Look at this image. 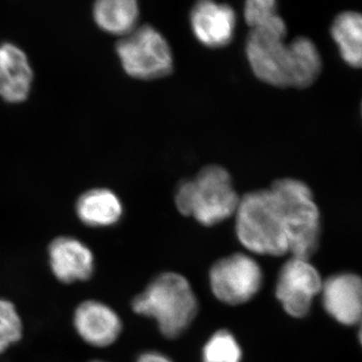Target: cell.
Masks as SVG:
<instances>
[{"label":"cell","mask_w":362,"mask_h":362,"mask_svg":"<svg viewBox=\"0 0 362 362\" xmlns=\"http://www.w3.org/2000/svg\"><path fill=\"white\" fill-rule=\"evenodd\" d=\"M246 54L257 78L275 87H309L322 71L320 52L305 37L288 44L285 37L279 35L250 32Z\"/></svg>","instance_id":"obj_1"},{"label":"cell","mask_w":362,"mask_h":362,"mask_svg":"<svg viewBox=\"0 0 362 362\" xmlns=\"http://www.w3.org/2000/svg\"><path fill=\"white\" fill-rule=\"evenodd\" d=\"M132 308L136 314L153 318L164 337L176 338L194 321L199 305L187 279L164 273L133 300Z\"/></svg>","instance_id":"obj_2"},{"label":"cell","mask_w":362,"mask_h":362,"mask_svg":"<svg viewBox=\"0 0 362 362\" xmlns=\"http://www.w3.org/2000/svg\"><path fill=\"white\" fill-rule=\"evenodd\" d=\"M235 216L238 239L250 252L275 257L289 252L284 220L270 187L240 197Z\"/></svg>","instance_id":"obj_3"},{"label":"cell","mask_w":362,"mask_h":362,"mask_svg":"<svg viewBox=\"0 0 362 362\" xmlns=\"http://www.w3.org/2000/svg\"><path fill=\"white\" fill-rule=\"evenodd\" d=\"M240 199L232 176L220 165L202 168L192 180L181 183L175 194L178 211L206 226L235 216Z\"/></svg>","instance_id":"obj_4"},{"label":"cell","mask_w":362,"mask_h":362,"mask_svg":"<svg viewBox=\"0 0 362 362\" xmlns=\"http://www.w3.org/2000/svg\"><path fill=\"white\" fill-rule=\"evenodd\" d=\"M284 220L289 252L309 259L320 242V211L310 187L294 178L276 180L270 187Z\"/></svg>","instance_id":"obj_5"},{"label":"cell","mask_w":362,"mask_h":362,"mask_svg":"<svg viewBox=\"0 0 362 362\" xmlns=\"http://www.w3.org/2000/svg\"><path fill=\"white\" fill-rule=\"evenodd\" d=\"M124 71L138 80L166 77L173 70V54L168 40L151 25L138 26L116 45Z\"/></svg>","instance_id":"obj_6"},{"label":"cell","mask_w":362,"mask_h":362,"mask_svg":"<svg viewBox=\"0 0 362 362\" xmlns=\"http://www.w3.org/2000/svg\"><path fill=\"white\" fill-rule=\"evenodd\" d=\"M211 291L216 299L228 305L246 303L256 296L263 284L258 262L245 254L218 259L209 272Z\"/></svg>","instance_id":"obj_7"},{"label":"cell","mask_w":362,"mask_h":362,"mask_svg":"<svg viewBox=\"0 0 362 362\" xmlns=\"http://www.w3.org/2000/svg\"><path fill=\"white\" fill-rule=\"evenodd\" d=\"M322 285L320 274L309 259L292 257L279 273L276 296L287 314L302 318L310 311Z\"/></svg>","instance_id":"obj_8"},{"label":"cell","mask_w":362,"mask_h":362,"mask_svg":"<svg viewBox=\"0 0 362 362\" xmlns=\"http://www.w3.org/2000/svg\"><path fill=\"white\" fill-rule=\"evenodd\" d=\"M47 256L52 275L64 284L85 282L94 274V254L77 238H56L49 244Z\"/></svg>","instance_id":"obj_9"},{"label":"cell","mask_w":362,"mask_h":362,"mask_svg":"<svg viewBox=\"0 0 362 362\" xmlns=\"http://www.w3.org/2000/svg\"><path fill=\"white\" fill-rule=\"evenodd\" d=\"M324 309L335 321L354 326L362 320V278L354 273H339L323 281Z\"/></svg>","instance_id":"obj_10"},{"label":"cell","mask_w":362,"mask_h":362,"mask_svg":"<svg viewBox=\"0 0 362 362\" xmlns=\"http://www.w3.org/2000/svg\"><path fill=\"white\" fill-rule=\"evenodd\" d=\"M73 325L83 341L94 347L110 346L122 332V321L113 309L97 300L78 304Z\"/></svg>","instance_id":"obj_11"},{"label":"cell","mask_w":362,"mask_h":362,"mask_svg":"<svg viewBox=\"0 0 362 362\" xmlns=\"http://www.w3.org/2000/svg\"><path fill=\"white\" fill-rule=\"evenodd\" d=\"M190 25L201 44L211 49H220L233 39L237 14L228 4L204 0L192 7Z\"/></svg>","instance_id":"obj_12"},{"label":"cell","mask_w":362,"mask_h":362,"mask_svg":"<svg viewBox=\"0 0 362 362\" xmlns=\"http://www.w3.org/2000/svg\"><path fill=\"white\" fill-rule=\"evenodd\" d=\"M33 71L28 56L11 42L0 44V97L8 103H21L30 96Z\"/></svg>","instance_id":"obj_13"},{"label":"cell","mask_w":362,"mask_h":362,"mask_svg":"<svg viewBox=\"0 0 362 362\" xmlns=\"http://www.w3.org/2000/svg\"><path fill=\"white\" fill-rule=\"evenodd\" d=\"M76 214L86 226L107 228L116 225L122 218V202L110 189L93 188L80 195L76 204Z\"/></svg>","instance_id":"obj_14"},{"label":"cell","mask_w":362,"mask_h":362,"mask_svg":"<svg viewBox=\"0 0 362 362\" xmlns=\"http://www.w3.org/2000/svg\"><path fill=\"white\" fill-rule=\"evenodd\" d=\"M331 37L346 65L362 69V13L344 11L331 25Z\"/></svg>","instance_id":"obj_15"},{"label":"cell","mask_w":362,"mask_h":362,"mask_svg":"<svg viewBox=\"0 0 362 362\" xmlns=\"http://www.w3.org/2000/svg\"><path fill=\"white\" fill-rule=\"evenodd\" d=\"M95 23L112 35H128L137 26L139 7L135 0H99L93 6Z\"/></svg>","instance_id":"obj_16"},{"label":"cell","mask_w":362,"mask_h":362,"mask_svg":"<svg viewBox=\"0 0 362 362\" xmlns=\"http://www.w3.org/2000/svg\"><path fill=\"white\" fill-rule=\"evenodd\" d=\"M245 20L250 32L268 33L286 37L287 26L278 13L277 4L273 0H249L245 4Z\"/></svg>","instance_id":"obj_17"},{"label":"cell","mask_w":362,"mask_h":362,"mask_svg":"<svg viewBox=\"0 0 362 362\" xmlns=\"http://www.w3.org/2000/svg\"><path fill=\"white\" fill-rule=\"evenodd\" d=\"M239 342L228 330L216 331L202 349V362H240Z\"/></svg>","instance_id":"obj_18"},{"label":"cell","mask_w":362,"mask_h":362,"mask_svg":"<svg viewBox=\"0 0 362 362\" xmlns=\"http://www.w3.org/2000/svg\"><path fill=\"white\" fill-rule=\"evenodd\" d=\"M23 335V320L16 305L0 298V354L20 341Z\"/></svg>","instance_id":"obj_19"},{"label":"cell","mask_w":362,"mask_h":362,"mask_svg":"<svg viewBox=\"0 0 362 362\" xmlns=\"http://www.w3.org/2000/svg\"><path fill=\"white\" fill-rule=\"evenodd\" d=\"M136 362H173L164 354L156 351L145 352L138 357Z\"/></svg>","instance_id":"obj_20"},{"label":"cell","mask_w":362,"mask_h":362,"mask_svg":"<svg viewBox=\"0 0 362 362\" xmlns=\"http://www.w3.org/2000/svg\"><path fill=\"white\" fill-rule=\"evenodd\" d=\"M359 325V331H358V339L359 342H361L362 346V320L358 324Z\"/></svg>","instance_id":"obj_21"},{"label":"cell","mask_w":362,"mask_h":362,"mask_svg":"<svg viewBox=\"0 0 362 362\" xmlns=\"http://www.w3.org/2000/svg\"><path fill=\"white\" fill-rule=\"evenodd\" d=\"M90 362H105V361H90Z\"/></svg>","instance_id":"obj_22"},{"label":"cell","mask_w":362,"mask_h":362,"mask_svg":"<svg viewBox=\"0 0 362 362\" xmlns=\"http://www.w3.org/2000/svg\"><path fill=\"white\" fill-rule=\"evenodd\" d=\"M361 109H362V106H361Z\"/></svg>","instance_id":"obj_23"}]
</instances>
